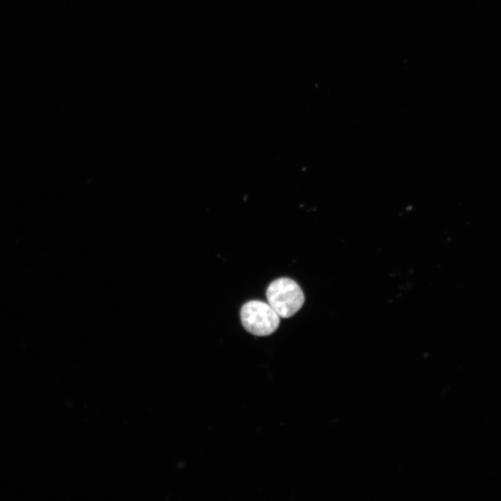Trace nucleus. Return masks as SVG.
<instances>
[{
  "label": "nucleus",
  "instance_id": "obj_1",
  "mask_svg": "<svg viewBox=\"0 0 501 501\" xmlns=\"http://www.w3.org/2000/svg\"><path fill=\"white\" fill-rule=\"evenodd\" d=\"M269 305L280 318L294 316L303 307L305 298L300 285L293 279L280 278L274 280L266 293Z\"/></svg>",
  "mask_w": 501,
  "mask_h": 501
},
{
  "label": "nucleus",
  "instance_id": "obj_2",
  "mask_svg": "<svg viewBox=\"0 0 501 501\" xmlns=\"http://www.w3.org/2000/svg\"><path fill=\"white\" fill-rule=\"evenodd\" d=\"M241 321L245 329L257 336L273 334L280 324V317L268 304L260 301H250L242 308Z\"/></svg>",
  "mask_w": 501,
  "mask_h": 501
}]
</instances>
